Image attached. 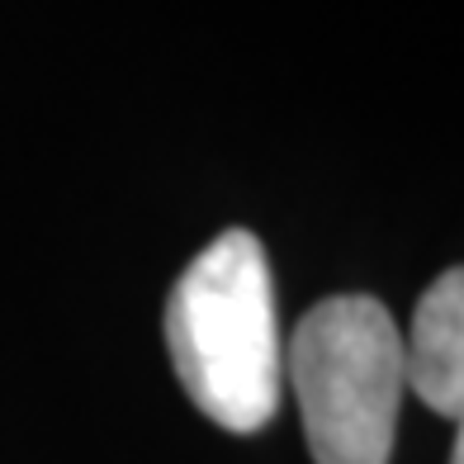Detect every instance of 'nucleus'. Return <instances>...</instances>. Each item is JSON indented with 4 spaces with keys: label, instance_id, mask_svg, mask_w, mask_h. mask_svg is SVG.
Wrapping results in <instances>:
<instances>
[{
    "label": "nucleus",
    "instance_id": "nucleus-1",
    "mask_svg": "<svg viewBox=\"0 0 464 464\" xmlns=\"http://www.w3.org/2000/svg\"><path fill=\"white\" fill-rule=\"evenodd\" d=\"M166 351L180 389L223 431H261L280 408L285 346L276 285L261 242L227 227L208 242L166 299Z\"/></svg>",
    "mask_w": 464,
    "mask_h": 464
},
{
    "label": "nucleus",
    "instance_id": "nucleus-2",
    "mask_svg": "<svg viewBox=\"0 0 464 464\" xmlns=\"http://www.w3.org/2000/svg\"><path fill=\"white\" fill-rule=\"evenodd\" d=\"M285 379L318 464H389L408 365L403 332L379 299L332 294L313 304L285 346Z\"/></svg>",
    "mask_w": 464,
    "mask_h": 464
},
{
    "label": "nucleus",
    "instance_id": "nucleus-3",
    "mask_svg": "<svg viewBox=\"0 0 464 464\" xmlns=\"http://www.w3.org/2000/svg\"><path fill=\"white\" fill-rule=\"evenodd\" d=\"M408 389L431 412L464 421V266L436 276L403 332Z\"/></svg>",
    "mask_w": 464,
    "mask_h": 464
},
{
    "label": "nucleus",
    "instance_id": "nucleus-4",
    "mask_svg": "<svg viewBox=\"0 0 464 464\" xmlns=\"http://www.w3.org/2000/svg\"><path fill=\"white\" fill-rule=\"evenodd\" d=\"M450 464H464V421L455 427V446H450Z\"/></svg>",
    "mask_w": 464,
    "mask_h": 464
}]
</instances>
